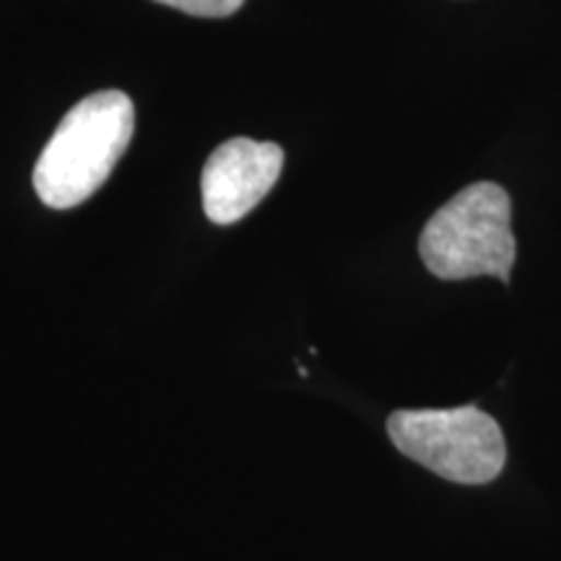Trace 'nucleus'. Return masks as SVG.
<instances>
[{
  "label": "nucleus",
  "instance_id": "7ed1b4c3",
  "mask_svg": "<svg viewBox=\"0 0 561 561\" xmlns=\"http://www.w3.org/2000/svg\"><path fill=\"white\" fill-rule=\"evenodd\" d=\"M388 434L405 458L466 486L494 481L507 460L500 424L476 405L396 411Z\"/></svg>",
  "mask_w": 561,
  "mask_h": 561
},
{
  "label": "nucleus",
  "instance_id": "20e7f679",
  "mask_svg": "<svg viewBox=\"0 0 561 561\" xmlns=\"http://www.w3.org/2000/svg\"><path fill=\"white\" fill-rule=\"evenodd\" d=\"M284 149L271 140L229 138L203 167L201 191L206 216L219 227L244 219L276 185Z\"/></svg>",
  "mask_w": 561,
  "mask_h": 561
},
{
  "label": "nucleus",
  "instance_id": "f257e3e1",
  "mask_svg": "<svg viewBox=\"0 0 561 561\" xmlns=\"http://www.w3.org/2000/svg\"><path fill=\"white\" fill-rule=\"evenodd\" d=\"M136 130V110L123 91H96L62 117L34 167V191L47 208H76L115 170Z\"/></svg>",
  "mask_w": 561,
  "mask_h": 561
},
{
  "label": "nucleus",
  "instance_id": "39448f33",
  "mask_svg": "<svg viewBox=\"0 0 561 561\" xmlns=\"http://www.w3.org/2000/svg\"><path fill=\"white\" fill-rule=\"evenodd\" d=\"M157 3L172 5V9L191 13V16L224 19V16H231L234 11H240L244 0H157Z\"/></svg>",
  "mask_w": 561,
  "mask_h": 561
},
{
  "label": "nucleus",
  "instance_id": "f03ea898",
  "mask_svg": "<svg viewBox=\"0 0 561 561\" xmlns=\"http://www.w3.org/2000/svg\"><path fill=\"white\" fill-rule=\"evenodd\" d=\"M419 252L437 278L510 280L517 252L510 195L494 182L468 185L426 221Z\"/></svg>",
  "mask_w": 561,
  "mask_h": 561
}]
</instances>
